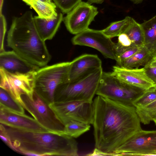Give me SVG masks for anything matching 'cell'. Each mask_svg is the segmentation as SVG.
I'll return each mask as SVG.
<instances>
[{
    "mask_svg": "<svg viewBox=\"0 0 156 156\" xmlns=\"http://www.w3.org/2000/svg\"><path fill=\"white\" fill-rule=\"evenodd\" d=\"M98 12L96 7L81 1L67 13L63 20L68 31L76 35L89 28Z\"/></svg>",
    "mask_w": 156,
    "mask_h": 156,
    "instance_id": "obj_12",
    "label": "cell"
},
{
    "mask_svg": "<svg viewBox=\"0 0 156 156\" xmlns=\"http://www.w3.org/2000/svg\"><path fill=\"white\" fill-rule=\"evenodd\" d=\"M4 0H0V15L2 14V10Z\"/></svg>",
    "mask_w": 156,
    "mask_h": 156,
    "instance_id": "obj_36",
    "label": "cell"
},
{
    "mask_svg": "<svg viewBox=\"0 0 156 156\" xmlns=\"http://www.w3.org/2000/svg\"><path fill=\"white\" fill-rule=\"evenodd\" d=\"M49 105L64 126L72 121L93 124V101H54Z\"/></svg>",
    "mask_w": 156,
    "mask_h": 156,
    "instance_id": "obj_9",
    "label": "cell"
},
{
    "mask_svg": "<svg viewBox=\"0 0 156 156\" xmlns=\"http://www.w3.org/2000/svg\"><path fill=\"white\" fill-rule=\"evenodd\" d=\"M121 155L156 156V130L142 129L114 152Z\"/></svg>",
    "mask_w": 156,
    "mask_h": 156,
    "instance_id": "obj_10",
    "label": "cell"
},
{
    "mask_svg": "<svg viewBox=\"0 0 156 156\" xmlns=\"http://www.w3.org/2000/svg\"><path fill=\"white\" fill-rule=\"evenodd\" d=\"M154 57L155 58H156V55H155V56H154Z\"/></svg>",
    "mask_w": 156,
    "mask_h": 156,
    "instance_id": "obj_40",
    "label": "cell"
},
{
    "mask_svg": "<svg viewBox=\"0 0 156 156\" xmlns=\"http://www.w3.org/2000/svg\"><path fill=\"white\" fill-rule=\"evenodd\" d=\"M145 90L122 82L112 72H103L96 94L133 106V102Z\"/></svg>",
    "mask_w": 156,
    "mask_h": 156,
    "instance_id": "obj_6",
    "label": "cell"
},
{
    "mask_svg": "<svg viewBox=\"0 0 156 156\" xmlns=\"http://www.w3.org/2000/svg\"><path fill=\"white\" fill-rule=\"evenodd\" d=\"M117 43L125 47L132 45L131 40L127 35L124 33H122L119 35Z\"/></svg>",
    "mask_w": 156,
    "mask_h": 156,
    "instance_id": "obj_30",
    "label": "cell"
},
{
    "mask_svg": "<svg viewBox=\"0 0 156 156\" xmlns=\"http://www.w3.org/2000/svg\"><path fill=\"white\" fill-rule=\"evenodd\" d=\"M30 6L32 8L41 18L53 19L58 15L56 6L54 2H46L40 0H33Z\"/></svg>",
    "mask_w": 156,
    "mask_h": 156,
    "instance_id": "obj_21",
    "label": "cell"
},
{
    "mask_svg": "<svg viewBox=\"0 0 156 156\" xmlns=\"http://www.w3.org/2000/svg\"><path fill=\"white\" fill-rule=\"evenodd\" d=\"M0 122L9 127L39 132H50L34 118L0 107Z\"/></svg>",
    "mask_w": 156,
    "mask_h": 156,
    "instance_id": "obj_14",
    "label": "cell"
},
{
    "mask_svg": "<svg viewBox=\"0 0 156 156\" xmlns=\"http://www.w3.org/2000/svg\"><path fill=\"white\" fill-rule=\"evenodd\" d=\"M6 21L4 16L0 15V53L5 50L4 48V38L6 31Z\"/></svg>",
    "mask_w": 156,
    "mask_h": 156,
    "instance_id": "obj_29",
    "label": "cell"
},
{
    "mask_svg": "<svg viewBox=\"0 0 156 156\" xmlns=\"http://www.w3.org/2000/svg\"><path fill=\"white\" fill-rule=\"evenodd\" d=\"M144 34V46L154 57L156 55V15L140 24Z\"/></svg>",
    "mask_w": 156,
    "mask_h": 156,
    "instance_id": "obj_18",
    "label": "cell"
},
{
    "mask_svg": "<svg viewBox=\"0 0 156 156\" xmlns=\"http://www.w3.org/2000/svg\"><path fill=\"white\" fill-rule=\"evenodd\" d=\"M43 2H52V0H40Z\"/></svg>",
    "mask_w": 156,
    "mask_h": 156,
    "instance_id": "obj_38",
    "label": "cell"
},
{
    "mask_svg": "<svg viewBox=\"0 0 156 156\" xmlns=\"http://www.w3.org/2000/svg\"><path fill=\"white\" fill-rule=\"evenodd\" d=\"M136 110L140 122L144 125L149 124L156 119V100L145 106L136 108Z\"/></svg>",
    "mask_w": 156,
    "mask_h": 156,
    "instance_id": "obj_25",
    "label": "cell"
},
{
    "mask_svg": "<svg viewBox=\"0 0 156 156\" xmlns=\"http://www.w3.org/2000/svg\"><path fill=\"white\" fill-rule=\"evenodd\" d=\"M154 86H155V87H156V85H155Z\"/></svg>",
    "mask_w": 156,
    "mask_h": 156,
    "instance_id": "obj_41",
    "label": "cell"
},
{
    "mask_svg": "<svg viewBox=\"0 0 156 156\" xmlns=\"http://www.w3.org/2000/svg\"><path fill=\"white\" fill-rule=\"evenodd\" d=\"M90 124L76 121H71L64 126V134L77 138L90 129Z\"/></svg>",
    "mask_w": 156,
    "mask_h": 156,
    "instance_id": "obj_23",
    "label": "cell"
},
{
    "mask_svg": "<svg viewBox=\"0 0 156 156\" xmlns=\"http://www.w3.org/2000/svg\"><path fill=\"white\" fill-rule=\"evenodd\" d=\"M101 67V61L97 55L85 54L70 62L69 81H77Z\"/></svg>",
    "mask_w": 156,
    "mask_h": 156,
    "instance_id": "obj_13",
    "label": "cell"
},
{
    "mask_svg": "<svg viewBox=\"0 0 156 156\" xmlns=\"http://www.w3.org/2000/svg\"><path fill=\"white\" fill-rule=\"evenodd\" d=\"M37 30L44 41L52 39L57 32L63 17L62 13L59 12L57 17L53 19H46L38 16L33 17Z\"/></svg>",
    "mask_w": 156,
    "mask_h": 156,
    "instance_id": "obj_17",
    "label": "cell"
},
{
    "mask_svg": "<svg viewBox=\"0 0 156 156\" xmlns=\"http://www.w3.org/2000/svg\"><path fill=\"white\" fill-rule=\"evenodd\" d=\"M0 136L1 139L11 149L15 151V149L8 136L3 130L0 128Z\"/></svg>",
    "mask_w": 156,
    "mask_h": 156,
    "instance_id": "obj_32",
    "label": "cell"
},
{
    "mask_svg": "<svg viewBox=\"0 0 156 156\" xmlns=\"http://www.w3.org/2000/svg\"><path fill=\"white\" fill-rule=\"evenodd\" d=\"M144 67L147 76L152 80L155 85H156V67H151L146 66Z\"/></svg>",
    "mask_w": 156,
    "mask_h": 156,
    "instance_id": "obj_31",
    "label": "cell"
},
{
    "mask_svg": "<svg viewBox=\"0 0 156 156\" xmlns=\"http://www.w3.org/2000/svg\"><path fill=\"white\" fill-rule=\"evenodd\" d=\"M147 66L151 67H156V58L154 56L153 57L148 65Z\"/></svg>",
    "mask_w": 156,
    "mask_h": 156,
    "instance_id": "obj_33",
    "label": "cell"
},
{
    "mask_svg": "<svg viewBox=\"0 0 156 156\" xmlns=\"http://www.w3.org/2000/svg\"><path fill=\"white\" fill-rule=\"evenodd\" d=\"M156 100V87L154 86L145 90L133 103L136 108L145 106Z\"/></svg>",
    "mask_w": 156,
    "mask_h": 156,
    "instance_id": "obj_26",
    "label": "cell"
},
{
    "mask_svg": "<svg viewBox=\"0 0 156 156\" xmlns=\"http://www.w3.org/2000/svg\"><path fill=\"white\" fill-rule=\"evenodd\" d=\"M0 67L10 73H23L40 68L28 62L12 50L0 53Z\"/></svg>",
    "mask_w": 156,
    "mask_h": 156,
    "instance_id": "obj_16",
    "label": "cell"
},
{
    "mask_svg": "<svg viewBox=\"0 0 156 156\" xmlns=\"http://www.w3.org/2000/svg\"><path fill=\"white\" fill-rule=\"evenodd\" d=\"M112 73L122 82L145 90L155 85L147 76L144 67L128 68L114 66L112 67Z\"/></svg>",
    "mask_w": 156,
    "mask_h": 156,
    "instance_id": "obj_15",
    "label": "cell"
},
{
    "mask_svg": "<svg viewBox=\"0 0 156 156\" xmlns=\"http://www.w3.org/2000/svg\"><path fill=\"white\" fill-rule=\"evenodd\" d=\"M75 45L85 46L94 48L105 58L118 60L116 43L104 34L101 30L88 29L76 35L72 40Z\"/></svg>",
    "mask_w": 156,
    "mask_h": 156,
    "instance_id": "obj_11",
    "label": "cell"
},
{
    "mask_svg": "<svg viewBox=\"0 0 156 156\" xmlns=\"http://www.w3.org/2000/svg\"><path fill=\"white\" fill-rule=\"evenodd\" d=\"M56 6L62 12L67 13L82 0H53Z\"/></svg>",
    "mask_w": 156,
    "mask_h": 156,
    "instance_id": "obj_28",
    "label": "cell"
},
{
    "mask_svg": "<svg viewBox=\"0 0 156 156\" xmlns=\"http://www.w3.org/2000/svg\"><path fill=\"white\" fill-rule=\"evenodd\" d=\"M33 14L27 11L12 19L8 32V46L23 59L39 68L47 65L51 55L39 34Z\"/></svg>",
    "mask_w": 156,
    "mask_h": 156,
    "instance_id": "obj_3",
    "label": "cell"
},
{
    "mask_svg": "<svg viewBox=\"0 0 156 156\" xmlns=\"http://www.w3.org/2000/svg\"><path fill=\"white\" fill-rule=\"evenodd\" d=\"M135 4H137L141 3L143 0H130Z\"/></svg>",
    "mask_w": 156,
    "mask_h": 156,
    "instance_id": "obj_35",
    "label": "cell"
},
{
    "mask_svg": "<svg viewBox=\"0 0 156 156\" xmlns=\"http://www.w3.org/2000/svg\"><path fill=\"white\" fill-rule=\"evenodd\" d=\"M1 124V123H0ZM15 151L29 156L78 155L74 138L63 134L39 132L9 127L0 124Z\"/></svg>",
    "mask_w": 156,
    "mask_h": 156,
    "instance_id": "obj_2",
    "label": "cell"
},
{
    "mask_svg": "<svg viewBox=\"0 0 156 156\" xmlns=\"http://www.w3.org/2000/svg\"><path fill=\"white\" fill-rule=\"evenodd\" d=\"M93 102L95 148L103 155H115L119 147L142 129L136 108L100 95Z\"/></svg>",
    "mask_w": 156,
    "mask_h": 156,
    "instance_id": "obj_1",
    "label": "cell"
},
{
    "mask_svg": "<svg viewBox=\"0 0 156 156\" xmlns=\"http://www.w3.org/2000/svg\"><path fill=\"white\" fill-rule=\"evenodd\" d=\"M103 72L101 67L77 81L60 84L55 91L54 101H93Z\"/></svg>",
    "mask_w": 156,
    "mask_h": 156,
    "instance_id": "obj_5",
    "label": "cell"
},
{
    "mask_svg": "<svg viewBox=\"0 0 156 156\" xmlns=\"http://www.w3.org/2000/svg\"><path fill=\"white\" fill-rule=\"evenodd\" d=\"M126 34L131 40L133 46L142 47L144 46V37L140 24L131 18L123 33Z\"/></svg>",
    "mask_w": 156,
    "mask_h": 156,
    "instance_id": "obj_20",
    "label": "cell"
},
{
    "mask_svg": "<svg viewBox=\"0 0 156 156\" xmlns=\"http://www.w3.org/2000/svg\"><path fill=\"white\" fill-rule=\"evenodd\" d=\"M118 66L126 59L130 57L139 51L143 47H138L132 45L128 47L122 46L118 43H116Z\"/></svg>",
    "mask_w": 156,
    "mask_h": 156,
    "instance_id": "obj_27",
    "label": "cell"
},
{
    "mask_svg": "<svg viewBox=\"0 0 156 156\" xmlns=\"http://www.w3.org/2000/svg\"><path fill=\"white\" fill-rule=\"evenodd\" d=\"M70 62H64L39 68L35 72L34 91L49 105L54 101V94L60 84L69 82Z\"/></svg>",
    "mask_w": 156,
    "mask_h": 156,
    "instance_id": "obj_4",
    "label": "cell"
},
{
    "mask_svg": "<svg viewBox=\"0 0 156 156\" xmlns=\"http://www.w3.org/2000/svg\"><path fill=\"white\" fill-rule=\"evenodd\" d=\"M36 71L25 73H11L0 67V87L6 90L25 109L21 96L26 94L32 98Z\"/></svg>",
    "mask_w": 156,
    "mask_h": 156,
    "instance_id": "obj_8",
    "label": "cell"
},
{
    "mask_svg": "<svg viewBox=\"0 0 156 156\" xmlns=\"http://www.w3.org/2000/svg\"><path fill=\"white\" fill-rule=\"evenodd\" d=\"M153 121L154 122L155 125H156V119L154 120H153Z\"/></svg>",
    "mask_w": 156,
    "mask_h": 156,
    "instance_id": "obj_39",
    "label": "cell"
},
{
    "mask_svg": "<svg viewBox=\"0 0 156 156\" xmlns=\"http://www.w3.org/2000/svg\"><path fill=\"white\" fill-rule=\"evenodd\" d=\"M21 98L25 110L41 126L50 132L64 134V126L49 105L35 91L32 98L24 94Z\"/></svg>",
    "mask_w": 156,
    "mask_h": 156,
    "instance_id": "obj_7",
    "label": "cell"
},
{
    "mask_svg": "<svg viewBox=\"0 0 156 156\" xmlns=\"http://www.w3.org/2000/svg\"><path fill=\"white\" fill-rule=\"evenodd\" d=\"M131 18L128 16L122 20L112 22L101 31L104 34L110 38L118 37L123 33Z\"/></svg>",
    "mask_w": 156,
    "mask_h": 156,
    "instance_id": "obj_24",
    "label": "cell"
},
{
    "mask_svg": "<svg viewBox=\"0 0 156 156\" xmlns=\"http://www.w3.org/2000/svg\"><path fill=\"white\" fill-rule=\"evenodd\" d=\"M87 2L91 4L92 3H96L101 4L104 2V0H87Z\"/></svg>",
    "mask_w": 156,
    "mask_h": 156,
    "instance_id": "obj_34",
    "label": "cell"
},
{
    "mask_svg": "<svg viewBox=\"0 0 156 156\" xmlns=\"http://www.w3.org/2000/svg\"><path fill=\"white\" fill-rule=\"evenodd\" d=\"M23 2H24L25 3H26L27 5H29L30 4V3L33 0H22Z\"/></svg>",
    "mask_w": 156,
    "mask_h": 156,
    "instance_id": "obj_37",
    "label": "cell"
},
{
    "mask_svg": "<svg viewBox=\"0 0 156 156\" xmlns=\"http://www.w3.org/2000/svg\"><path fill=\"white\" fill-rule=\"evenodd\" d=\"M0 107L21 114H25L24 108L17 102L5 90L0 89Z\"/></svg>",
    "mask_w": 156,
    "mask_h": 156,
    "instance_id": "obj_22",
    "label": "cell"
},
{
    "mask_svg": "<svg viewBox=\"0 0 156 156\" xmlns=\"http://www.w3.org/2000/svg\"><path fill=\"white\" fill-rule=\"evenodd\" d=\"M153 57L144 46L138 52L122 62L119 66L128 68H139L142 66L144 67L148 65Z\"/></svg>",
    "mask_w": 156,
    "mask_h": 156,
    "instance_id": "obj_19",
    "label": "cell"
}]
</instances>
